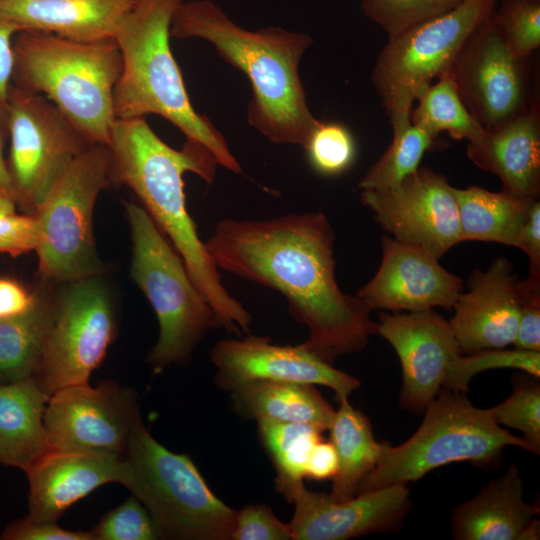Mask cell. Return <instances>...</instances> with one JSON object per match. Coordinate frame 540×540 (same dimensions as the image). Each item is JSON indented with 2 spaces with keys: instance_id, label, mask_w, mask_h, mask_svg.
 Masks as SVG:
<instances>
[{
  "instance_id": "42",
  "label": "cell",
  "mask_w": 540,
  "mask_h": 540,
  "mask_svg": "<svg viewBox=\"0 0 540 540\" xmlns=\"http://www.w3.org/2000/svg\"><path fill=\"white\" fill-rule=\"evenodd\" d=\"M0 539L3 540H94L91 531H70L57 521H36L28 516L9 523Z\"/></svg>"
},
{
  "instance_id": "14",
  "label": "cell",
  "mask_w": 540,
  "mask_h": 540,
  "mask_svg": "<svg viewBox=\"0 0 540 540\" xmlns=\"http://www.w3.org/2000/svg\"><path fill=\"white\" fill-rule=\"evenodd\" d=\"M360 200L392 238L438 259L462 242L454 187L428 168H418L395 186L362 190Z\"/></svg>"
},
{
  "instance_id": "37",
  "label": "cell",
  "mask_w": 540,
  "mask_h": 540,
  "mask_svg": "<svg viewBox=\"0 0 540 540\" xmlns=\"http://www.w3.org/2000/svg\"><path fill=\"white\" fill-rule=\"evenodd\" d=\"M91 533L94 540L159 539L148 510L133 494L104 515Z\"/></svg>"
},
{
  "instance_id": "32",
  "label": "cell",
  "mask_w": 540,
  "mask_h": 540,
  "mask_svg": "<svg viewBox=\"0 0 540 540\" xmlns=\"http://www.w3.org/2000/svg\"><path fill=\"white\" fill-rule=\"evenodd\" d=\"M411 110V122L437 138L447 132L457 140L476 141L485 128L473 117L462 101L451 73L441 76L418 99Z\"/></svg>"
},
{
  "instance_id": "18",
  "label": "cell",
  "mask_w": 540,
  "mask_h": 540,
  "mask_svg": "<svg viewBox=\"0 0 540 540\" xmlns=\"http://www.w3.org/2000/svg\"><path fill=\"white\" fill-rule=\"evenodd\" d=\"M292 540H346L400 528L412 505L406 484H393L344 501L308 490L292 492Z\"/></svg>"
},
{
  "instance_id": "25",
  "label": "cell",
  "mask_w": 540,
  "mask_h": 540,
  "mask_svg": "<svg viewBox=\"0 0 540 540\" xmlns=\"http://www.w3.org/2000/svg\"><path fill=\"white\" fill-rule=\"evenodd\" d=\"M49 395L33 379L0 384V463L25 471L49 447L44 413Z\"/></svg>"
},
{
  "instance_id": "16",
  "label": "cell",
  "mask_w": 540,
  "mask_h": 540,
  "mask_svg": "<svg viewBox=\"0 0 540 540\" xmlns=\"http://www.w3.org/2000/svg\"><path fill=\"white\" fill-rule=\"evenodd\" d=\"M523 62L507 46L493 12L457 58L450 73L465 106L485 129L503 125L528 107Z\"/></svg>"
},
{
  "instance_id": "36",
  "label": "cell",
  "mask_w": 540,
  "mask_h": 540,
  "mask_svg": "<svg viewBox=\"0 0 540 540\" xmlns=\"http://www.w3.org/2000/svg\"><path fill=\"white\" fill-rule=\"evenodd\" d=\"M507 46L525 61L540 46V0H504L493 11Z\"/></svg>"
},
{
  "instance_id": "19",
  "label": "cell",
  "mask_w": 540,
  "mask_h": 540,
  "mask_svg": "<svg viewBox=\"0 0 540 540\" xmlns=\"http://www.w3.org/2000/svg\"><path fill=\"white\" fill-rule=\"evenodd\" d=\"M382 258L375 275L357 295L372 311L419 312L452 308L463 280L425 250L392 237L381 240Z\"/></svg>"
},
{
  "instance_id": "6",
  "label": "cell",
  "mask_w": 540,
  "mask_h": 540,
  "mask_svg": "<svg viewBox=\"0 0 540 540\" xmlns=\"http://www.w3.org/2000/svg\"><path fill=\"white\" fill-rule=\"evenodd\" d=\"M423 412L420 427L407 441L398 446L380 442L378 461L361 481L357 494L417 481L431 470L454 462L496 468L506 446L530 451L522 436L503 429L493 420L489 408L475 407L465 392L442 389Z\"/></svg>"
},
{
  "instance_id": "22",
  "label": "cell",
  "mask_w": 540,
  "mask_h": 540,
  "mask_svg": "<svg viewBox=\"0 0 540 540\" xmlns=\"http://www.w3.org/2000/svg\"><path fill=\"white\" fill-rule=\"evenodd\" d=\"M468 158L502 182L503 189L527 200L540 193V118L536 103L501 126L485 129L467 146Z\"/></svg>"
},
{
  "instance_id": "24",
  "label": "cell",
  "mask_w": 540,
  "mask_h": 540,
  "mask_svg": "<svg viewBox=\"0 0 540 540\" xmlns=\"http://www.w3.org/2000/svg\"><path fill=\"white\" fill-rule=\"evenodd\" d=\"M538 513V505L524 501L522 479L511 464L503 476L453 510L451 531L456 540H520Z\"/></svg>"
},
{
  "instance_id": "45",
  "label": "cell",
  "mask_w": 540,
  "mask_h": 540,
  "mask_svg": "<svg viewBox=\"0 0 540 540\" xmlns=\"http://www.w3.org/2000/svg\"><path fill=\"white\" fill-rule=\"evenodd\" d=\"M35 300L36 289L30 290L14 278L0 277V319L25 313Z\"/></svg>"
},
{
  "instance_id": "44",
  "label": "cell",
  "mask_w": 540,
  "mask_h": 540,
  "mask_svg": "<svg viewBox=\"0 0 540 540\" xmlns=\"http://www.w3.org/2000/svg\"><path fill=\"white\" fill-rule=\"evenodd\" d=\"M529 259L528 276L540 278V202H532L522 226L518 247Z\"/></svg>"
},
{
  "instance_id": "49",
  "label": "cell",
  "mask_w": 540,
  "mask_h": 540,
  "mask_svg": "<svg viewBox=\"0 0 540 540\" xmlns=\"http://www.w3.org/2000/svg\"><path fill=\"white\" fill-rule=\"evenodd\" d=\"M539 531H540L539 520L534 518L523 530L520 536V540L539 539Z\"/></svg>"
},
{
  "instance_id": "39",
  "label": "cell",
  "mask_w": 540,
  "mask_h": 540,
  "mask_svg": "<svg viewBox=\"0 0 540 540\" xmlns=\"http://www.w3.org/2000/svg\"><path fill=\"white\" fill-rule=\"evenodd\" d=\"M232 540H292V534L268 505L252 504L237 511Z\"/></svg>"
},
{
  "instance_id": "7",
  "label": "cell",
  "mask_w": 540,
  "mask_h": 540,
  "mask_svg": "<svg viewBox=\"0 0 540 540\" xmlns=\"http://www.w3.org/2000/svg\"><path fill=\"white\" fill-rule=\"evenodd\" d=\"M123 455V485L146 507L159 539L232 540L237 510L211 491L187 455L155 440L142 419Z\"/></svg>"
},
{
  "instance_id": "1",
  "label": "cell",
  "mask_w": 540,
  "mask_h": 540,
  "mask_svg": "<svg viewBox=\"0 0 540 540\" xmlns=\"http://www.w3.org/2000/svg\"><path fill=\"white\" fill-rule=\"evenodd\" d=\"M334 241L327 216L308 212L224 219L205 246L218 269L280 292L293 319L309 330L301 344L332 364L362 351L378 335L372 310L337 284Z\"/></svg>"
},
{
  "instance_id": "29",
  "label": "cell",
  "mask_w": 540,
  "mask_h": 540,
  "mask_svg": "<svg viewBox=\"0 0 540 540\" xmlns=\"http://www.w3.org/2000/svg\"><path fill=\"white\" fill-rule=\"evenodd\" d=\"M53 295L36 289L33 306L23 314L0 319V384L33 378L42 355Z\"/></svg>"
},
{
  "instance_id": "48",
  "label": "cell",
  "mask_w": 540,
  "mask_h": 540,
  "mask_svg": "<svg viewBox=\"0 0 540 540\" xmlns=\"http://www.w3.org/2000/svg\"><path fill=\"white\" fill-rule=\"evenodd\" d=\"M16 202L3 194H0V218L16 213Z\"/></svg>"
},
{
  "instance_id": "13",
  "label": "cell",
  "mask_w": 540,
  "mask_h": 540,
  "mask_svg": "<svg viewBox=\"0 0 540 540\" xmlns=\"http://www.w3.org/2000/svg\"><path fill=\"white\" fill-rule=\"evenodd\" d=\"M140 419L136 392L106 380L51 394L44 427L49 448L124 454Z\"/></svg>"
},
{
  "instance_id": "47",
  "label": "cell",
  "mask_w": 540,
  "mask_h": 540,
  "mask_svg": "<svg viewBox=\"0 0 540 540\" xmlns=\"http://www.w3.org/2000/svg\"><path fill=\"white\" fill-rule=\"evenodd\" d=\"M6 137L7 134L0 129V194L10 197L16 202V191L3 152Z\"/></svg>"
},
{
  "instance_id": "4",
  "label": "cell",
  "mask_w": 540,
  "mask_h": 540,
  "mask_svg": "<svg viewBox=\"0 0 540 540\" xmlns=\"http://www.w3.org/2000/svg\"><path fill=\"white\" fill-rule=\"evenodd\" d=\"M185 0H136L121 21L114 40L122 70L113 92L116 119L157 114L175 125L187 140L201 143L219 165L241 173L222 133L194 110L170 48L173 15Z\"/></svg>"
},
{
  "instance_id": "3",
  "label": "cell",
  "mask_w": 540,
  "mask_h": 540,
  "mask_svg": "<svg viewBox=\"0 0 540 540\" xmlns=\"http://www.w3.org/2000/svg\"><path fill=\"white\" fill-rule=\"evenodd\" d=\"M170 34L210 42L251 83L249 124L272 142L305 146L319 123L310 112L299 76L300 59L312 44L309 35L281 27L245 30L211 0L182 2Z\"/></svg>"
},
{
  "instance_id": "21",
  "label": "cell",
  "mask_w": 540,
  "mask_h": 540,
  "mask_svg": "<svg viewBox=\"0 0 540 540\" xmlns=\"http://www.w3.org/2000/svg\"><path fill=\"white\" fill-rule=\"evenodd\" d=\"M29 483L28 517L57 521L75 502L109 483L124 484L123 454L48 448L25 471Z\"/></svg>"
},
{
  "instance_id": "43",
  "label": "cell",
  "mask_w": 540,
  "mask_h": 540,
  "mask_svg": "<svg viewBox=\"0 0 540 540\" xmlns=\"http://www.w3.org/2000/svg\"><path fill=\"white\" fill-rule=\"evenodd\" d=\"M19 27L0 13V129L8 136L9 93L14 66L13 39Z\"/></svg>"
},
{
  "instance_id": "33",
  "label": "cell",
  "mask_w": 540,
  "mask_h": 540,
  "mask_svg": "<svg viewBox=\"0 0 540 540\" xmlns=\"http://www.w3.org/2000/svg\"><path fill=\"white\" fill-rule=\"evenodd\" d=\"M538 377L518 378L512 394L489 408L493 420L523 433L530 452L540 453V382Z\"/></svg>"
},
{
  "instance_id": "26",
  "label": "cell",
  "mask_w": 540,
  "mask_h": 540,
  "mask_svg": "<svg viewBox=\"0 0 540 540\" xmlns=\"http://www.w3.org/2000/svg\"><path fill=\"white\" fill-rule=\"evenodd\" d=\"M229 392L233 409L246 419L306 423L325 431L335 415L333 407L310 384L256 380Z\"/></svg>"
},
{
  "instance_id": "28",
  "label": "cell",
  "mask_w": 540,
  "mask_h": 540,
  "mask_svg": "<svg viewBox=\"0 0 540 540\" xmlns=\"http://www.w3.org/2000/svg\"><path fill=\"white\" fill-rule=\"evenodd\" d=\"M338 402L339 408L328 429L338 457V470L332 478L329 495L344 501L357 495L361 481L378 461L381 445L375 440L366 415L355 409L348 398Z\"/></svg>"
},
{
  "instance_id": "46",
  "label": "cell",
  "mask_w": 540,
  "mask_h": 540,
  "mask_svg": "<svg viewBox=\"0 0 540 540\" xmlns=\"http://www.w3.org/2000/svg\"><path fill=\"white\" fill-rule=\"evenodd\" d=\"M338 470V457L331 441L319 440L312 448L305 470V477L312 480L333 478Z\"/></svg>"
},
{
  "instance_id": "17",
  "label": "cell",
  "mask_w": 540,
  "mask_h": 540,
  "mask_svg": "<svg viewBox=\"0 0 540 540\" xmlns=\"http://www.w3.org/2000/svg\"><path fill=\"white\" fill-rule=\"evenodd\" d=\"M210 359L217 369L215 381L226 391L256 380L294 382L328 387L338 401L360 386L354 376L334 368L302 344L276 345L269 337L221 340L211 349Z\"/></svg>"
},
{
  "instance_id": "5",
  "label": "cell",
  "mask_w": 540,
  "mask_h": 540,
  "mask_svg": "<svg viewBox=\"0 0 540 540\" xmlns=\"http://www.w3.org/2000/svg\"><path fill=\"white\" fill-rule=\"evenodd\" d=\"M12 85L47 97L91 144L109 145L113 92L122 70L114 39L81 42L21 30L13 39Z\"/></svg>"
},
{
  "instance_id": "27",
  "label": "cell",
  "mask_w": 540,
  "mask_h": 540,
  "mask_svg": "<svg viewBox=\"0 0 540 540\" xmlns=\"http://www.w3.org/2000/svg\"><path fill=\"white\" fill-rule=\"evenodd\" d=\"M461 240L495 242L518 247L519 235L534 200L504 189L492 192L482 187L454 188Z\"/></svg>"
},
{
  "instance_id": "23",
  "label": "cell",
  "mask_w": 540,
  "mask_h": 540,
  "mask_svg": "<svg viewBox=\"0 0 540 540\" xmlns=\"http://www.w3.org/2000/svg\"><path fill=\"white\" fill-rule=\"evenodd\" d=\"M136 0H0V13L20 31L81 41L114 39Z\"/></svg>"
},
{
  "instance_id": "41",
  "label": "cell",
  "mask_w": 540,
  "mask_h": 540,
  "mask_svg": "<svg viewBox=\"0 0 540 540\" xmlns=\"http://www.w3.org/2000/svg\"><path fill=\"white\" fill-rule=\"evenodd\" d=\"M41 229L36 214H17L0 218V253L20 256L36 251Z\"/></svg>"
},
{
  "instance_id": "30",
  "label": "cell",
  "mask_w": 540,
  "mask_h": 540,
  "mask_svg": "<svg viewBox=\"0 0 540 540\" xmlns=\"http://www.w3.org/2000/svg\"><path fill=\"white\" fill-rule=\"evenodd\" d=\"M257 422L261 443L276 470V489L288 501L303 483L310 452L322 439L324 430L311 424L273 419Z\"/></svg>"
},
{
  "instance_id": "40",
  "label": "cell",
  "mask_w": 540,
  "mask_h": 540,
  "mask_svg": "<svg viewBox=\"0 0 540 540\" xmlns=\"http://www.w3.org/2000/svg\"><path fill=\"white\" fill-rule=\"evenodd\" d=\"M520 315L514 348L540 352V279L518 280Z\"/></svg>"
},
{
  "instance_id": "34",
  "label": "cell",
  "mask_w": 540,
  "mask_h": 540,
  "mask_svg": "<svg viewBox=\"0 0 540 540\" xmlns=\"http://www.w3.org/2000/svg\"><path fill=\"white\" fill-rule=\"evenodd\" d=\"M311 167L319 174L336 176L347 171L356 157L349 129L336 122H320L304 146Z\"/></svg>"
},
{
  "instance_id": "38",
  "label": "cell",
  "mask_w": 540,
  "mask_h": 540,
  "mask_svg": "<svg viewBox=\"0 0 540 540\" xmlns=\"http://www.w3.org/2000/svg\"><path fill=\"white\" fill-rule=\"evenodd\" d=\"M500 368H514L534 377L540 376V352L514 348L487 349L461 356L457 371V390L468 391L470 380L478 373Z\"/></svg>"
},
{
  "instance_id": "31",
  "label": "cell",
  "mask_w": 540,
  "mask_h": 540,
  "mask_svg": "<svg viewBox=\"0 0 540 540\" xmlns=\"http://www.w3.org/2000/svg\"><path fill=\"white\" fill-rule=\"evenodd\" d=\"M393 138L359 182L361 190H382L414 173L436 137L411 122V115L390 117Z\"/></svg>"
},
{
  "instance_id": "12",
  "label": "cell",
  "mask_w": 540,
  "mask_h": 540,
  "mask_svg": "<svg viewBox=\"0 0 540 540\" xmlns=\"http://www.w3.org/2000/svg\"><path fill=\"white\" fill-rule=\"evenodd\" d=\"M7 130L17 206L35 214L72 162L94 144L47 97L13 85Z\"/></svg>"
},
{
  "instance_id": "15",
  "label": "cell",
  "mask_w": 540,
  "mask_h": 540,
  "mask_svg": "<svg viewBox=\"0 0 540 540\" xmlns=\"http://www.w3.org/2000/svg\"><path fill=\"white\" fill-rule=\"evenodd\" d=\"M378 335L398 355L402 368L399 406L421 413L442 389L457 391L461 351L449 321L433 309L379 315Z\"/></svg>"
},
{
  "instance_id": "35",
  "label": "cell",
  "mask_w": 540,
  "mask_h": 540,
  "mask_svg": "<svg viewBox=\"0 0 540 540\" xmlns=\"http://www.w3.org/2000/svg\"><path fill=\"white\" fill-rule=\"evenodd\" d=\"M465 0H363L362 10L389 38L460 5Z\"/></svg>"
},
{
  "instance_id": "9",
  "label": "cell",
  "mask_w": 540,
  "mask_h": 540,
  "mask_svg": "<svg viewBox=\"0 0 540 540\" xmlns=\"http://www.w3.org/2000/svg\"><path fill=\"white\" fill-rule=\"evenodd\" d=\"M115 184L110 148L94 144L52 187L35 213L41 229L38 275L44 283L63 284L101 274L93 210L98 195Z\"/></svg>"
},
{
  "instance_id": "20",
  "label": "cell",
  "mask_w": 540,
  "mask_h": 540,
  "mask_svg": "<svg viewBox=\"0 0 540 540\" xmlns=\"http://www.w3.org/2000/svg\"><path fill=\"white\" fill-rule=\"evenodd\" d=\"M449 321L461 353L505 348L513 344L520 315L518 279L505 257L486 270H474Z\"/></svg>"
},
{
  "instance_id": "2",
  "label": "cell",
  "mask_w": 540,
  "mask_h": 540,
  "mask_svg": "<svg viewBox=\"0 0 540 540\" xmlns=\"http://www.w3.org/2000/svg\"><path fill=\"white\" fill-rule=\"evenodd\" d=\"M108 147L117 184L137 195L170 240L221 326L229 332H248L251 315L224 287L186 208L183 175L192 172L211 184L219 165L212 152L193 140H186L180 150L170 147L144 117L115 119Z\"/></svg>"
},
{
  "instance_id": "11",
  "label": "cell",
  "mask_w": 540,
  "mask_h": 540,
  "mask_svg": "<svg viewBox=\"0 0 540 540\" xmlns=\"http://www.w3.org/2000/svg\"><path fill=\"white\" fill-rule=\"evenodd\" d=\"M38 369L33 377L50 396L59 389L87 384L115 337V313L100 275L61 284Z\"/></svg>"
},
{
  "instance_id": "10",
  "label": "cell",
  "mask_w": 540,
  "mask_h": 540,
  "mask_svg": "<svg viewBox=\"0 0 540 540\" xmlns=\"http://www.w3.org/2000/svg\"><path fill=\"white\" fill-rule=\"evenodd\" d=\"M496 0H465L442 15L390 37L372 82L389 117L411 115L412 105L434 79L449 73Z\"/></svg>"
},
{
  "instance_id": "8",
  "label": "cell",
  "mask_w": 540,
  "mask_h": 540,
  "mask_svg": "<svg viewBox=\"0 0 540 540\" xmlns=\"http://www.w3.org/2000/svg\"><path fill=\"white\" fill-rule=\"evenodd\" d=\"M134 282L152 305L159 338L147 357L156 371L188 360L210 329L222 327L167 236L143 208L126 203Z\"/></svg>"
}]
</instances>
